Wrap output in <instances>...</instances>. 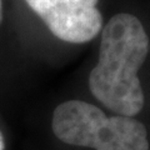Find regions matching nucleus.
<instances>
[{
    "instance_id": "obj_1",
    "label": "nucleus",
    "mask_w": 150,
    "mask_h": 150,
    "mask_svg": "<svg viewBox=\"0 0 150 150\" xmlns=\"http://www.w3.org/2000/svg\"><path fill=\"white\" fill-rule=\"evenodd\" d=\"M149 51V38L131 14H116L103 28L99 60L89 75V89L104 106L135 116L144 106L138 71Z\"/></svg>"
},
{
    "instance_id": "obj_2",
    "label": "nucleus",
    "mask_w": 150,
    "mask_h": 150,
    "mask_svg": "<svg viewBox=\"0 0 150 150\" xmlns=\"http://www.w3.org/2000/svg\"><path fill=\"white\" fill-rule=\"evenodd\" d=\"M53 131L63 143L95 150H149L145 126L131 116H108L98 106L69 100L56 106Z\"/></svg>"
},
{
    "instance_id": "obj_3",
    "label": "nucleus",
    "mask_w": 150,
    "mask_h": 150,
    "mask_svg": "<svg viewBox=\"0 0 150 150\" xmlns=\"http://www.w3.org/2000/svg\"><path fill=\"white\" fill-rule=\"evenodd\" d=\"M60 40L83 44L103 29L98 0H25Z\"/></svg>"
},
{
    "instance_id": "obj_4",
    "label": "nucleus",
    "mask_w": 150,
    "mask_h": 150,
    "mask_svg": "<svg viewBox=\"0 0 150 150\" xmlns=\"http://www.w3.org/2000/svg\"><path fill=\"white\" fill-rule=\"evenodd\" d=\"M4 148H5V143H4V137L0 131V150H4Z\"/></svg>"
},
{
    "instance_id": "obj_5",
    "label": "nucleus",
    "mask_w": 150,
    "mask_h": 150,
    "mask_svg": "<svg viewBox=\"0 0 150 150\" xmlns=\"http://www.w3.org/2000/svg\"><path fill=\"white\" fill-rule=\"evenodd\" d=\"M3 20V0H0V23Z\"/></svg>"
}]
</instances>
